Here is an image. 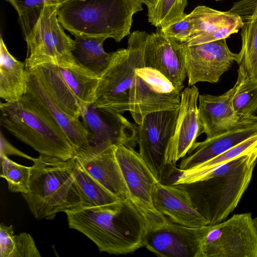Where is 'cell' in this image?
I'll return each mask as SVG.
<instances>
[{
	"label": "cell",
	"mask_w": 257,
	"mask_h": 257,
	"mask_svg": "<svg viewBox=\"0 0 257 257\" xmlns=\"http://www.w3.org/2000/svg\"><path fill=\"white\" fill-rule=\"evenodd\" d=\"M257 163V148L214 168L180 171L172 185L190 195L209 225L219 223L234 210L251 181Z\"/></svg>",
	"instance_id": "6da1fadb"
},
{
	"label": "cell",
	"mask_w": 257,
	"mask_h": 257,
	"mask_svg": "<svg viewBox=\"0 0 257 257\" xmlns=\"http://www.w3.org/2000/svg\"><path fill=\"white\" fill-rule=\"evenodd\" d=\"M70 228L91 240L101 252L120 255L144 246L146 221L130 200L65 212Z\"/></svg>",
	"instance_id": "7a4b0ae2"
},
{
	"label": "cell",
	"mask_w": 257,
	"mask_h": 257,
	"mask_svg": "<svg viewBox=\"0 0 257 257\" xmlns=\"http://www.w3.org/2000/svg\"><path fill=\"white\" fill-rule=\"evenodd\" d=\"M31 167L29 190L22 194L38 219L83 207L73 173L72 160L40 154Z\"/></svg>",
	"instance_id": "3957f363"
},
{
	"label": "cell",
	"mask_w": 257,
	"mask_h": 257,
	"mask_svg": "<svg viewBox=\"0 0 257 257\" xmlns=\"http://www.w3.org/2000/svg\"><path fill=\"white\" fill-rule=\"evenodd\" d=\"M142 10L138 0H69L60 5L58 19L74 36L119 42L131 34L133 16Z\"/></svg>",
	"instance_id": "277c9868"
},
{
	"label": "cell",
	"mask_w": 257,
	"mask_h": 257,
	"mask_svg": "<svg viewBox=\"0 0 257 257\" xmlns=\"http://www.w3.org/2000/svg\"><path fill=\"white\" fill-rule=\"evenodd\" d=\"M0 124L40 154L64 160L75 151L61 126L26 94L19 100L1 103Z\"/></svg>",
	"instance_id": "5b68a950"
},
{
	"label": "cell",
	"mask_w": 257,
	"mask_h": 257,
	"mask_svg": "<svg viewBox=\"0 0 257 257\" xmlns=\"http://www.w3.org/2000/svg\"><path fill=\"white\" fill-rule=\"evenodd\" d=\"M149 34L135 31L126 48L111 52L109 64L99 76L92 106L112 113L129 110L128 92L137 69L144 66V51Z\"/></svg>",
	"instance_id": "8992f818"
},
{
	"label": "cell",
	"mask_w": 257,
	"mask_h": 257,
	"mask_svg": "<svg viewBox=\"0 0 257 257\" xmlns=\"http://www.w3.org/2000/svg\"><path fill=\"white\" fill-rule=\"evenodd\" d=\"M31 69L68 114L79 118L93 103L99 76L76 61L61 65L47 63Z\"/></svg>",
	"instance_id": "52a82bcc"
},
{
	"label": "cell",
	"mask_w": 257,
	"mask_h": 257,
	"mask_svg": "<svg viewBox=\"0 0 257 257\" xmlns=\"http://www.w3.org/2000/svg\"><path fill=\"white\" fill-rule=\"evenodd\" d=\"M61 5L55 0L45 2L39 17L25 33L26 69L47 63L61 65L76 62L72 54L74 40L65 33L58 21Z\"/></svg>",
	"instance_id": "ba28073f"
},
{
	"label": "cell",
	"mask_w": 257,
	"mask_h": 257,
	"mask_svg": "<svg viewBox=\"0 0 257 257\" xmlns=\"http://www.w3.org/2000/svg\"><path fill=\"white\" fill-rule=\"evenodd\" d=\"M197 257H257V231L251 213L235 214L208 225Z\"/></svg>",
	"instance_id": "9c48e42d"
},
{
	"label": "cell",
	"mask_w": 257,
	"mask_h": 257,
	"mask_svg": "<svg viewBox=\"0 0 257 257\" xmlns=\"http://www.w3.org/2000/svg\"><path fill=\"white\" fill-rule=\"evenodd\" d=\"M179 108L146 115L138 124L136 143L139 154L159 182L164 183L180 170L168 165L166 155L174 135Z\"/></svg>",
	"instance_id": "30bf717a"
},
{
	"label": "cell",
	"mask_w": 257,
	"mask_h": 257,
	"mask_svg": "<svg viewBox=\"0 0 257 257\" xmlns=\"http://www.w3.org/2000/svg\"><path fill=\"white\" fill-rule=\"evenodd\" d=\"M182 91L158 71L139 68L129 90L128 111L140 124L149 113L179 108Z\"/></svg>",
	"instance_id": "8fae6325"
},
{
	"label": "cell",
	"mask_w": 257,
	"mask_h": 257,
	"mask_svg": "<svg viewBox=\"0 0 257 257\" xmlns=\"http://www.w3.org/2000/svg\"><path fill=\"white\" fill-rule=\"evenodd\" d=\"M115 156L129 192L131 201L144 217L147 229L157 227L168 221L155 207L152 191L159 182L141 158L132 147L116 146Z\"/></svg>",
	"instance_id": "7c38bea8"
},
{
	"label": "cell",
	"mask_w": 257,
	"mask_h": 257,
	"mask_svg": "<svg viewBox=\"0 0 257 257\" xmlns=\"http://www.w3.org/2000/svg\"><path fill=\"white\" fill-rule=\"evenodd\" d=\"M81 117L90 133L89 147L75 156L85 158L96 155L113 146L133 147L136 143L138 125L120 113H112L94 108L92 105Z\"/></svg>",
	"instance_id": "4fadbf2b"
},
{
	"label": "cell",
	"mask_w": 257,
	"mask_h": 257,
	"mask_svg": "<svg viewBox=\"0 0 257 257\" xmlns=\"http://www.w3.org/2000/svg\"><path fill=\"white\" fill-rule=\"evenodd\" d=\"M181 46L189 86L199 82H217L237 58V54L228 47L226 39L191 46L181 44Z\"/></svg>",
	"instance_id": "5bb4252c"
},
{
	"label": "cell",
	"mask_w": 257,
	"mask_h": 257,
	"mask_svg": "<svg viewBox=\"0 0 257 257\" xmlns=\"http://www.w3.org/2000/svg\"><path fill=\"white\" fill-rule=\"evenodd\" d=\"M208 225L190 227L168 220L155 228L146 229L144 246L160 257H197Z\"/></svg>",
	"instance_id": "9a60e30c"
},
{
	"label": "cell",
	"mask_w": 257,
	"mask_h": 257,
	"mask_svg": "<svg viewBox=\"0 0 257 257\" xmlns=\"http://www.w3.org/2000/svg\"><path fill=\"white\" fill-rule=\"evenodd\" d=\"M144 66L154 69L182 90L187 76L181 43L166 36L160 29L149 34L144 51Z\"/></svg>",
	"instance_id": "2e32d148"
},
{
	"label": "cell",
	"mask_w": 257,
	"mask_h": 257,
	"mask_svg": "<svg viewBox=\"0 0 257 257\" xmlns=\"http://www.w3.org/2000/svg\"><path fill=\"white\" fill-rule=\"evenodd\" d=\"M27 88L26 94L54 119L63 129L75 154L89 147L90 133L79 118L66 113L57 103L38 75L32 69H26Z\"/></svg>",
	"instance_id": "e0dca14e"
},
{
	"label": "cell",
	"mask_w": 257,
	"mask_h": 257,
	"mask_svg": "<svg viewBox=\"0 0 257 257\" xmlns=\"http://www.w3.org/2000/svg\"><path fill=\"white\" fill-rule=\"evenodd\" d=\"M199 95L194 85L182 91L174 135L166 155L169 166H176L177 162L189 153L197 137L204 133L197 106Z\"/></svg>",
	"instance_id": "ac0fdd59"
},
{
	"label": "cell",
	"mask_w": 257,
	"mask_h": 257,
	"mask_svg": "<svg viewBox=\"0 0 257 257\" xmlns=\"http://www.w3.org/2000/svg\"><path fill=\"white\" fill-rule=\"evenodd\" d=\"M232 92L231 88L218 96L199 95V115L206 139L257 123L256 121L242 118L235 111Z\"/></svg>",
	"instance_id": "d6986e66"
},
{
	"label": "cell",
	"mask_w": 257,
	"mask_h": 257,
	"mask_svg": "<svg viewBox=\"0 0 257 257\" xmlns=\"http://www.w3.org/2000/svg\"><path fill=\"white\" fill-rule=\"evenodd\" d=\"M152 199L156 209L173 222L190 227L209 225L188 192L179 185L157 183L153 189Z\"/></svg>",
	"instance_id": "ffe728a7"
},
{
	"label": "cell",
	"mask_w": 257,
	"mask_h": 257,
	"mask_svg": "<svg viewBox=\"0 0 257 257\" xmlns=\"http://www.w3.org/2000/svg\"><path fill=\"white\" fill-rule=\"evenodd\" d=\"M189 14L193 25V36L181 44L184 46L226 39L237 33L244 24L241 17L234 13L219 11L204 6L196 7Z\"/></svg>",
	"instance_id": "44dd1931"
},
{
	"label": "cell",
	"mask_w": 257,
	"mask_h": 257,
	"mask_svg": "<svg viewBox=\"0 0 257 257\" xmlns=\"http://www.w3.org/2000/svg\"><path fill=\"white\" fill-rule=\"evenodd\" d=\"M116 146L96 155L75 157L93 178L120 200H130L129 192L115 156Z\"/></svg>",
	"instance_id": "7402d4cb"
},
{
	"label": "cell",
	"mask_w": 257,
	"mask_h": 257,
	"mask_svg": "<svg viewBox=\"0 0 257 257\" xmlns=\"http://www.w3.org/2000/svg\"><path fill=\"white\" fill-rule=\"evenodd\" d=\"M257 135V123L229 131L201 142H195L190 154L181 161L180 171L193 168Z\"/></svg>",
	"instance_id": "603a6c76"
},
{
	"label": "cell",
	"mask_w": 257,
	"mask_h": 257,
	"mask_svg": "<svg viewBox=\"0 0 257 257\" xmlns=\"http://www.w3.org/2000/svg\"><path fill=\"white\" fill-rule=\"evenodd\" d=\"M25 63L18 60L0 38V97L7 102L20 99L27 92Z\"/></svg>",
	"instance_id": "cb8c5ba5"
},
{
	"label": "cell",
	"mask_w": 257,
	"mask_h": 257,
	"mask_svg": "<svg viewBox=\"0 0 257 257\" xmlns=\"http://www.w3.org/2000/svg\"><path fill=\"white\" fill-rule=\"evenodd\" d=\"M72 54L76 61L99 76L108 66L111 53L103 49L105 40L94 37L75 36Z\"/></svg>",
	"instance_id": "d4e9b609"
},
{
	"label": "cell",
	"mask_w": 257,
	"mask_h": 257,
	"mask_svg": "<svg viewBox=\"0 0 257 257\" xmlns=\"http://www.w3.org/2000/svg\"><path fill=\"white\" fill-rule=\"evenodd\" d=\"M72 160L73 173L83 207L103 205L120 200L88 174L75 157Z\"/></svg>",
	"instance_id": "484cf974"
},
{
	"label": "cell",
	"mask_w": 257,
	"mask_h": 257,
	"mask_svg": "<svg viewBox=\"0 0 257 257\" xmlns=\"http://www.w3.org/2000/svg\"><path fill=\"white\" fill-rule=\"evenodd\" d=\"M242 45L236 62L251 79L257 82V10L242 18Z\"/></svg>",
	"instance_id": "4316f807"
},
{
	"label": "cell",
	"mask_w": 257,
	"mask_h": 257,
	"mask_svg": "<svg viewBox=\"0 0 257 257\" xmlns=\"http://www.w3.org/2000/svg\"><path fill=\"white\" fill-rule=\"evenodd\" d=\"M232 88V105L242 118L257 121V82L251 79L240 68Z\"/></svg>",
	"instance_id": "83f0119b"
},
{
	"label": "cell",
	"mask_w": 257,
	"mask_h": 257,
	"mask_svg": "<svg viewBox=\"0 0 257 257\" xmlns=\"http://www.w3.org/2000/svg\"><path fill=\"white\" fill-rule=\"evenodd\" d=\"M187 5V0H157L148 10V22L157 28H165L184 18Z\"/></svg>",
	"instance_id": "f1b7e54d"
},
{
	"label": "cell",
	"mask_w": 257,
	"mask_h": 257,
	"mask_svg": "<svg viewBox=\"0 0 257 257\" xmlns=\"http://www.w3.org/2000/svg\"><path fill=\"white\" fill-rule=\"evenodd\" d=\"M1 177L5 178L13 193H27L29 190L31 167L19 164L8 156L1 157Z\"/></svg>",
	"instance_id": "f546056e"
},
{
	"label": "cell",
	"mask_w": 257,
	"mask_h": 257,
	"mask_svg": "<svg viewBox=\"0 0 257 257\" xmlns=\"http://www.w3.org/2000/svg\"><path fill=\"white\" fill-rule=\"evenodd\" d=\"M257 148V135L253 136L220 155L215 157L193 168L194 171H201L214 168Z\"/></svg>",
	"instance_id": "4dcf8cb0"
},
{
	"label": "cell",
	"mask_w": 257,
	"mask_h": 257,
	"mask_svg": "<svg viewBox=\"0 0 257 257\" xmlns=\"http://www.w3.org/2000/svg\"><path fill=\"white\" fill-rule=\"evenodd\" d=\"M18 14L21 25L33 23L38 18L45 2L48 0H6ZM61 4L69 0H55Z\"/></svg>",
	"instance_id": "1f68e13d"
},
{
	"label": "cell",
	"mask_w": 257,
	"mask_h": 257,
	"mask_svg": "<svg viewBox=\"0 0 257 257\" xmlns=\"http://www.w3.org/2000/svg\"><path fill=\"white\" fill-rule=\"evenodd\" d=\"M193 29V23L190 14H186L181 21L160 29L166 36L182 44L187 42L192 37Z\"/></svg>",
	"instance_id": "d6a6232c"
},
{
	"label": "cell",
	"mask_w": 257,
	"mask_h": 257,
	"mask_svg": "<svg viewBox=\"0 0 257 257\" xmlns=\"http://www.w3.org/2000/svg\"><path fill=\"white\" fill-rule=\"evenodd\" d=\"M33 237L26 232L15 236V248L11 257H40Z\"/></svg>",
	"instance_id": "836d02e7"
},
{
	"label": "cell",
	"mask_w": 257,
	"mask_h": 257,
	"mask_svg": "<svg viewBox=\"0 0 257 257\" xmlns=\"http://www.w3.org/2000/svg\"><path fill=\"white\" fill-rule=\"evenodd\" d=\"M15 236L12 225H0V256L11 257L15 248Z\"/></svg>",
	"instance_id": "e575fe53"
},
{
	"label": "cell",
	"mask_w": 257,
	"mask_h": 257,
	"mask_svg": "<svg viewBox=\"0 0 257 257\" xmlns=\"http://www.w3.org/2000/svg\"><path fill=\"white\" fill-rule=\"evenodd\" d=\"M257 10V0H240L234 3L230 11L240 16L245 17Z\"/></svg>",
	"instance_id": "d590c367"
},
{
	"label": "cell",
	"mask_w": 257,
	"mask_h": 257,
	"mask_svg": "<svg viewBox=\"0 0 257 257\" xmlns=\"http://www.w3.org/2000/svg\"><path fill=\"white\" fill-rule=\"evenodd\" d=\"M1 151L0 157L8 156L10 155H16L22 157L34 162L36 158H32L23 153L11 145L6 139L2 132L1 133Z\"/></svg>",
	"instance_id": "8d00e7d4"
},
{
	"label": "cell",
	"mask_w": 257,
	"mask_h": 257,
	"mask_svg": "<svg viewBox=\"0 0 257 257\" xmlns=\"http://www.w3.org/2000/svg\"><path fill=\"white\" fill-rule=\"evenodd\" d=\"M142 4H145L148 8V10L151 9L154 6L157 0H138Z\"/></svg>",
	"instance_id": "74e56055"
},
{
	"label": "cell",
	"mask_w": 257,
	"mask_h": 257,
	"mask_svg": "<svg viewBox=\"0 0 257 257\" xmlns=\"http://www.w3.org/2000/svg\"><path fill=\"white\" fill-rule=\"evenodd\" d=\"M253 222L254 227L257 231V216L253 219Z\"/></svg>",
	"instance_id": "f35d334b"
}]
</instances>
